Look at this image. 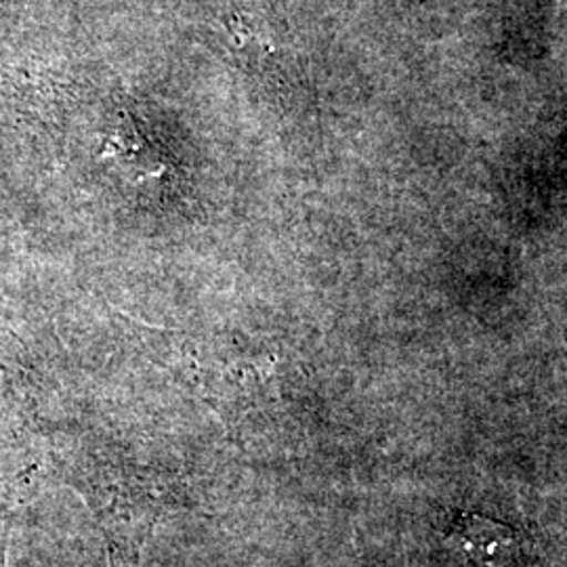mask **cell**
I'll use <instances>...</instances> for the list:
<instances>
[{
	"label": "cell",
	"mask_w": 567,
	"mask_h": 567,
	"mask_svg": "<svg viewBox=\"0 0 567 567\" xmlns=\"http://www.w3.org/2000/svg\"><path fill=\"white\" fill-rule=\"evenodd\" d=\"M65 482L81 494L102 529L110 567H142L143 548L173 507L163 480L118 456L89 454L68 466Z\"/></svg>",
	"instance_id": "6da1fadb"
},
{
	"label": "cell",
	"mask_w": 567,
	"mask_h": 567,
	"mask_svg": "<svg viewBox=\"0 0 567 567\" xmlns=\"http://www.w3.org/2000/svg\"><path fill=\"white\" fill-rule=\"evenodd\" d=\"M450 540L477 566H507L517 553V536L511 527L468 511L454 515Z\"/></svg>",
	"instance_id": "7a4b0ae2"
},
{
	"label": "cell",
	"mask_w": 567,
	"mask_h": 567,
	"mask_svg": "<svg viewBox=\"0 0 567 567\" xmlns=\"http://www.w3.org/2000/svg\"><path fill=\"white\" fill-rule=\"evenodd\" d=\"M7 545H9V524L0 519V567H7Z\"/></svg>",
	"instance_id": "3957f363"
}]
</instances>
